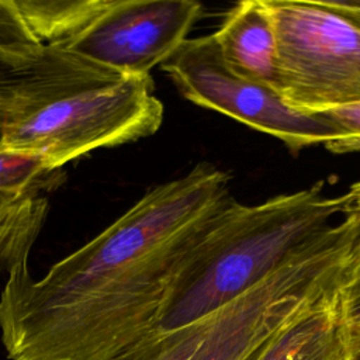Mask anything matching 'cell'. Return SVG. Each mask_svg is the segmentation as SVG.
<instances>
[{"mask_svg": "<svg viewBox=\"0 0 360 360\" xmlns=\"http://www.w3.org/2000/svg\"><path fill=\"white\" fill-rule=\"evenodd\" d=\"M212 37L222 59L236 75L276 90L277 38L263 0L235 4Z\"/></svg>", "mask_w": 360, "mask_h": 360, "instance_id": "cell-9", "label": "cell"}, {"mask_svg": "<svg viewBox=\"0 0 360 360\" xmlns=\"http://www.w3.org/2000/svg\"><path fill=\"white\" fill-rule=\"evenodd\" d=\"M201 11L195 0H112L62 49L122 76H149L187 39Z\"/></svg>", "mask_w": 360, "mask_h": 360, "instance_id": "cell-8", "label": "cell"}, {"mask_svg": "<svg viewBox=\"0 0 360 360\" xmlns=\"http://www.w3.org/2000/svg\"><path fill=\"white\" fill-rule=\"evenodd\" d=\"M31 34L62 48L87 30L112 0H11Z\"/></svg>", "mask_w": 360, "mask_h": 360, "instance_id": "cell-11", "label": "cell"}, {"mask_svg": "<svg viewBox=\"0 0 360 360\" xmlns=\"http://www.w3.org/2000/svg\"><path fill=\"white\" fill-rule=\"evenodd\" d=\"M347 195L325 183L246 205L232 197L186 255L153 330L197 321L262 283L343 215Z\"/></svg>", "mask_w": 360, "mask_h": 360, "instance_id": "cell-2", "label": "cell"}, {"mask_svg": "<svg viewBox=\"0 0 360 360\" xmlns=\"http://www.w3.org/2000/svg\"><path fill=\"white\" fill-rule=\"evenodd\" d=\"M48 201L44 195L24 202L3 225H0V271L30 257L34 242L46 218Z\"/></svg>", "mask_w": 360, "mask_h": 360, "instance_id": "cell-13", "label": "cell"}, {"mask_svg": "<svg viewBox=\"0 0 360 360\" xmlns=\"http://www.w3.org/2000/svg\"><path fill=\"white\" fill-rule=\"evenodd\" d=\"M59 170H49L45 162L25 152L0 148V193L15 195H44L59 181Z\"/></svg>", "mask_w": 360, "mask_h": 360, "instance_id": "cell-14", "label": "cell"}, {"mask_svg": "<svg viewBox=\"0 0 360 360\" xmlns=\"http://www.w3.org/2000/svg\"><path fill=\"white\" fill-rule=\"evenodd\" d=\"M357 231L346 210L283 266L217 311L152 330L114 360H256L270 339L342 273Z\"/></svg>", "mask_w": 360, "mask_h": 360, "instance_id": "cell-3", "label": "cell"}, {"mask_svg": "<svg viewBox=\"0 0 360 360\" xmlns=\"http://www.w3.org/2000/svg\"><path fill=\"white\" fill-rule=\"evenodd\" d=\"M347 208L357 217V231L339 285L343 360H360V180L346 191Z\"/></svg>", "mask_w": 360, "mask_h": 360, "instance_id": "cell-12", "label": "cell"}, {"mask_svg": "<svg viewBox=\"0 0 360 360\" xmlns=\"http://www.w3.org/2000/svg\"><path fill=\"white\" fill-rule=\"evenodd\" d=\"M118 72L39 42L11 0H0V145L10 124L44 105L122 79Z\"/></svg>", "mask_w": 360, "mask_h": 360, "instance_id": "cell-7", "label": "cell"}, {"mask_svg": "<svg viewBox=\"0 0 360 360\" xmlns=\"http://www.w3.org/2000/svg\"><path fill=\"white\" fill-rule=\"evenodd\" d=\"M152 76H125L44 105L10 124L0 148L39 156L59 170L89 152L153 135L163 122V104Z\"/></svg>", "mask_w": 360, "mask_h": 360, "instance_id": "cell-5", "label": "cell"}, {"mask_svg": "<svg viewBox=\"0 0 360 360\" xmlns=\"http://www.w3.org/2000/svg\"><path fill=\"white\" fill-rule=\"evenodd\" d=\"M160 68L190 103L277 138L292 152L345 136L321 111L292 108L274 89L236 75L212 34L187 38Z\"/></svg>", "mask_w": 360, "mask_h": 360, "instance_id": "cell-6", "label": "cell"}, {"mask_svg": "<svg viewBox=\"0 0 360 360\" xmlns=\"http://www.w3.org/2000/svg\"><path fill=\"white\" fill-rule=\"evenodd\" d=\"M228 172L200 162L148 190L87 243L34 278L7 271L0 338L10 360H114L160 318L190 249L233 197Z\"/></svg>", "mask_w": 360, "mask_h": 360, "instance_id": "cell-1", "label": "cell"}, {"mask_svg": "<svg viewBox=\"0 0 360 360\" xmlns=\"http://www.w3.org/2000/svg\"><path fill=\"white\" fill-rule=\"evenodd\" d=\"M321 112L345 134V136L332 139L323 146L336 155L360 152V104L321 110Z\"/></svg>", "mask_w": 360, "mask_h": 360, "instance_id": "cell-15", "label": "cell"}, {"mask_svg": "<svg viewBox=\"0 0 360 360\" xmlns=\"http://www.w3.org/2000/svg\"><path fill=\"white\" fill-rule=\"evenodd\" d=\"M277 38V94L292 108L360 104V0H263Z\"/></svg>", "mask_w": 360, "mask_h": 360, "instance_id": "cell-4", "label": "cell"}, {"mask_svg": "<svg viewBox=\"0 0 360 360\" xmlns=\"http://www.w3.org/2000/svg\"><path fill=\"white\" fill-rule=\"evenodd\" d=\"M35 197H38V195H35ZM30 198H34V197L0 193V225H3Z\"/></svg>", "mask_w": 360, "mask_h": 360, "instance_id": "cell-16", "label": "cell"}, {"mask_svg": "<svg viewBox=\"0 0 360 360\" xmlns=\"http://www.w3.org/2000/svg\"><path fill=\"white\" fill-rule=\"evenodd\" d=\"M340 280L342 273L270 339L256 360H343Z\"/></svg>", "mask_w": 360, "mask_h": 360, "instance_id": "cell-10", "label": "cell"}]
</instances>
